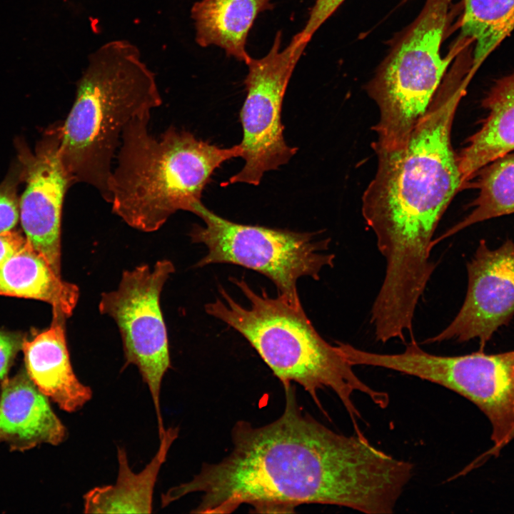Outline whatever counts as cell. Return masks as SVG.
<instances>
[{
    "label": "cell",
    "mask_w": 514,
    "mask_h": 514,
    "mask_svg": "<svg viewBox=\"0 0 514 514\" xmlns=\"http://www.w3.org/2000/svg\"><path fill=\"white\" fill-rule=\"evenodd\" d=\"M283 387L279 418L262 426L236 423L228 455L204 463L189 481L169 488L162 503L201 493L191 513L226 514L243 504L256 513H291L313 503L393 513L413 464L376 448L363 435L331 430L303 412L292 384Z\"/></svg>",
    "instance_id": "6da1fadb"
},
{
    "label": "cell",
    "mask_w": 514,
    "mask_h": 514,
    "mask_svg": "<svg viewBox=\"0 0 514 514\" xmlns=\"http://www.w3.org/2000/svg\"><path fill=\"white\" fill-rule=\"evenodd\" d=\"M473 76L467 63L455 62L405 143L376 153L377 170L363 195L362 214L386 261L376 296L388 306H417L435 269L430 258L434 233L465 186L451 129Z\"/></svg>",
    "instance_id": "7a4b0ae2"
},
{
    "label": "cell",
    "mask_w": 514,
    "mask_h": 514,
    "mask_svg": "<svg viewBox=\"0 0 514 514\" xmlns=\"http://www.w3.org/2000/svg\"><path fill=\"white\" fill-rule=\"evenodd\" d=\"M161 104L155 74L132 43L113 40L92 52L60 122V155L75 183L93 186L109 203L112 161L124 128Z\"/></svg>",
    "instance_id": "3957f363"
},
{
    "label": "cell",
    "mask_w": 514,
    "mask_h": 514,
    "mask_svg": "<svg viewBox=\"0 0 514 514\" xmlns=\"http://www.w3.org/2000/svg\"><path fill=\"white\" fill-rule=\"evenodd\" d=\"M248 301V307L237 303L219 287L221 298L205 306L206 312L241 333L283 386L296 383L323 410L318 392L329 388L341 401L357 433L361 414L353 395H366L378 407L388 405L387 393L367 385L354 372L338 346L326 341L306 316L300 301L278 294L272 298L262 289L256 293L243 278H231Z\"/></svg>",
    "instance_id": "277c9868"
},
{
    "label": "cell",
    "mask_w": 514,
    "mask_h": 514,
    "mask_svg": "<svg viewBox=\"0 0 514 514\" xmlns=\"http://www.w3.org/2000/svg\"><path fill=\"white\" fill-rule=\"evenodd\" d=\"M150 116H137L124 128L109 182L112 211L143 232L158 230L178 211L191 212L214 171L243 154L240 143L221 148L174 126L156 138Z\"/></svg>",
    "instance_id": "5b68a950"
},
{
    "label": "cell",
    "mask_w": 514,
    "mask_h": 514,
    "mask_svg": "<svg viewBox=\"0 0 514 514\" xmlns=\"http://www.w3.org/2000/svg\"><path fill=\"white\" fill-rule=\"evenodd\" d=\"M452 0H427L368 86L377 104L376 153L400 147L425 114L452 60L472 41L460 37L449 54L440 46Z\"/></svg>",
    "instance_id": "8992f818"
},
{
    "label": "cell",
    "mask_w": 514,
    "mask_h": 514,
    "mask_svg": "<svg viewBox=\"0 0 514 514\" xmlns=\"http://www.w3.org/2000/svg\"><path fill=\"white\" fill-rule=\"evenodd\" d=\"M191 212L205 223L193 225L189 234L193 243L208 249L197 267L232 263L256 271L273 281L278 294L298 301L301 277L318 281L323 268L333 266L335 255L326 253L330 239H317L315 233L236 223L216 215L201 201L195 203Z\"/></svg>",
    "instance_id": "52a82bcc"
},
{
    "label": "cell",
    "mask_w": 514,
    "mask_h": 514,
    "mask_svg": "<svg viewBox=\"0 0 514 514\" xmlns=\"http://www.w3.org/2000/svg\"><path fill=\"white\" fill-rule=\"evenodd\" d=\"M345 355L353 366L380 367L413 376L471 401L492 426L493 446L486 455H497L514 439V351L445 356L426 352L412 340L400 353H377L348 345Z\"/></svg>",
    "instance_id": "ba28073f"
},
{
    "label": "cell",
    "mask_w": 514,
    "mask_h": 514,
    "mask_svg": "<svg viewBox=\"0 0 514 514\" xmlns=\"http://www.w3.org/2000/svg\"><path fill=\"white\" fill-rule=\"evenodd\" d=\"M281 37L279 31L266 56L251 57L246 63V97L240 112L243 127L240 145L245 164L221 186L236 183L257 186L266 171L288 163L298 150L284 140L281 109L292 73L308 44L297 34L281 49Z\"/></svg>",
    "instance_id": "9c48e42d"
},
{
    "label": "cell",
    "mask_w": 514,
    "mask_h": 514,
    "mask_svg": "<svg viewBox=\"0 0 514 514\" xmlns=\"http://www.w3.org/2000/svg\"><path fill=\"white\" fill-rule=\"evenodd\" d=\"M175 271L173 263L163 259L152 267L141 265L124 271L118 288L101 294L99 310L112 318L119 329L124 367L136 366L150 391L156 411L158 437L165 428L161 410L162 380L171 368L166 327L160 295Z\"/></svg>",
    "instance_id": "30bf717a"
},
{
    "label": "cell",
    "mask_w": 514,
    "mask_h": 514,
    "mask_svg": "<svg viewBox=\"0 0 514 514\" xmlns=\"http://www.w3.org/2000/svg\"><path fill=\"white\" fill-rule=\"evenodd\" d=\"M60 122L48 128L34 152L21 148L19 219L27 242L61 276V228L64 198L76 183L61 158Z\"/></svg>",
    "instance_id": "8fae6325"
},
{
    "label": "cell",
    "mask_w": 514,
    "mask_h": 514,
    "mask_svg": "<svg viewBox=\"0 0 514 514\" xmlns=\"http://www.w3.org/2000/svg\"><path fill=\"white\" fill-rule=\"evenodd\" d=\"M464 302L450 323L426 343L478 339L485 346L493 333L514 316V242L490 249L482 240L467 263Z\"/></svg>",
    "instance_id": "7c38bea8"
},
{
    "label": "cell",
    "mask_w": 514,
    "mask_h": 514,
    "mask_svg": "<svg viewBox=\"0 0 514 514\" xmlns=\"http://www.w3.org/2000/svg\"><path fill=\"white\" fill-rule=\"evenodd\" d=\"M66 436V428L26 369L1 382L0 443L11 451H25L44 443L58 445Z\"/></svg>",
    "instance_id": "4fadbf2b"
},
{
    "label": "cell",
    "mask_w": 514,
    "mask_h": 514,
    "mask_svg": "<svg viewBox=\"0 0 514 514\" xmlns=\"http://www.w3.org/2000/svg\"><path fill=\"white\" fill-rule=\"evenodd\" d=\"M64 319L53 312L50 327L31 339L24 338L21 350L26 371L39 390L61 410L74 413L91 399L93 392L73 370Z\"/></svg>",
    "instance_id": "5bb4252c"
},
{
    "label": "cell",
    "mask_w": 514,
    "mask_h": 514,
    "mask_svg": "<svg viewBox=\"0 0 514 514\" xmlns=\"http://www.w3.org/2000/svg\"><path fill=\"white\" fill-rule=\"evenodd\" d=\"M178 435V428H168L159 439L158 449L139 473L130 468L127 453L117 447L119 471L114 485L95 487L84 495L85 513H151L155 485L168 450Z\"/></svg>",
    "instance_id": "9a60e30c"
},
{
    "label": "cell",
    "mask_w": 514,
    "mask_h": 514,
    "mask_svg": "<svg viewBox=\"0 0 514 514\" xmlns=\"http://www.w3.org/2000/svg\"><path fill=\"white\" fill-rule=\"evenodd\" d=\"M482 103L487 115L458 155L465 185L485 166L514 151V71L497 79Z\"/></svg>",
    "instance_id": "2e32d148"
},
{
    "label": "cell",
    "mask_w": 514,
    "mask_h": 514,
    "mask_svg": "<svg viewBox=\"0 0 514 514\" xmlns=\"http://www.w3.org/2000/svg\"><path fill=\"white\" fill-rule=\"evenodd\" d=\"M0 296L41 301L52 312L68 318L76 306L79 289L64 281L28 242L0 268Z\"/></svg>",
    "instance_id": "e0dca14e"
},
{
    "label": "cell",
    "mask_w": 514,
    "mask_h": 514,
    "mask_svg": "<svg viewBox=\"0 0 514 514\" xmlns=\"http://www.w3.org/2000/svg\"><path fill=\"white\" fill-rule=\"evenodd\" d=\"M273 0H201L191 10L196 41L201 47L214 45L245 64L251 56L247 37L259 14L272 9Z\"/></svg>",
    "instance_id": "ac0fdd59"
},
{
    "label": "cell",
    "mask_w": 514,
    "mask_h": 514,
    "mask_svg": "<svg viewBox=\"0 0 514 514\" xmlns=\"http://www.w3.org/2000/svg\"><path fill=\"white\" fill-rule=\"evenodd\" d=\"M477 176L478 178L475 183L479 191L471 205V212L440 236L434 238L432 248L473 224L514 213V153L495 159L482 168Z\"/></svg>",
    "instance_id": "d6986e66"
},
{
    "label": "cell",
    "mask_w": 514,
    "mask_h": 514,
    "mask_svg": "<svg viewBox=\"0 0 514 514\" xmlns=\"http://www.w3.org/2000/svg\"><path fill=\"white\" fill-rule=\"evenodd\" d=\"M460 37L474 44L473 69L488 57L514 31V0H463Z\"/></svg>",
    "instance_id": "ffe728a7"
},
{
    "label": "cell",
    "mask_w": 514,
    "mask_h": 514,
    "mask_svg": "<svg viewBox=\"0 0 514 514\" xmlns=\"http://www.w3.org/2000/svg\"><path fill=\"white\" fill-rule=\"evenodd\" d=\"M20 178L19 169L0 184V233L13 229L19 219L17 186Z\"/></svg>",
    "instance_id": "44dd1931"
},
{
    "label": "cell",
    "mask_w": 514,
    "mask_h": 514,
    "mask_svg": "<svg viewBox=\"0 0 514 514\" xmlns=\"http://www.w3.org/2000/svg\"><path fill=\"white\" fill-rule=\"evenodd\" d=\"M344 1L316 0L304 28L298 33L303 41L308 44L316 31Z\"/></svg>",
    "instance_id": "7402d4cb"
},
{
    "label": "cell",
    "mask_w": 514,
    "mask_h": 514,
    "mask_svg": "<svg viewBox=\"0 0 514 514\" xmlns=\"http://www.w3.org/2000/svg\"><path fill=\"white\" fill-rule=\"evenodd\" d=\"M24 339L16 333L0 330V382L8 377L17 353L22 349Z\"/></svg>",
    "instance_id": "603a6c76"
},
{
    "label": "cell",
    "mask_w": 514,
    "mask_h": 514,
    "mask_svg": "<svg viewBox=\"0 0 514 514\" xmlns=\"http://www.w3.org/2000/svg\"><path fill=\"white\" fill-rule=\"evenodd\" d=\"M25 236L13 229L0 233V268L26 243Z\"/></svg>",
    "instance_id": "cb8c5ba5"
}]
</instances>
